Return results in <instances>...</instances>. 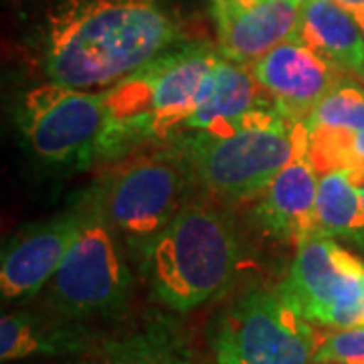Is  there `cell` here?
I'll return each mask as SVG.
<instances>
[{
  "label": "cell",
  "mask_w": 364,
  "mask_h": 364,
  "mask_svg": "<svg viewBox=\"0 0 364 364\" xmlns=\"http://www.w3.org/2000/svg\"><path fill=\"white\" fill-rule=\"evenodd\" d=\"M334 2H338V4H342L344 9L352 11V13L356 14V18H358L360 13L364 11V0H334Z\"/></svg>",
  "instance_id": "603a6c76"
},
{
  "label": "cell",
  "mask_w": 364,
  "mask_h": 364,
  "mask_svg": "<svg viewBox=\"0 0 364 364\" xmlns=\"http://www.w3.org/2000/svg\"><path fill=\"white\" fill-rule=\"evenodd\" d=\"M208 344L217 364H314L320 340L279 287H251L213 318Z\"/></svg>",
  "instance_id": "5b68a950"
},
{
  "label": "cell",
  "mask_w": 364,
  "mask_h": 364,
  "mask_svg": "<svg viewBox=\"0 0 364 364\" xmlns=\"http://www.w3.org/2000/svg\"><path fill=\"white\" fill-rule=\"evenodd\" d=\"M306 130H364V87L344 77L306 117Z\"/></svg>",
  "instance_id": "d6986e66"
},
{
  "label": "cell",
  "mask_w": 364,
  "mask_h": 364,
  "mask_svg": "<svg viewBox=\"0 0 364 364\" xmlns=\"http://www.w3.org/2000/svg\"><path fill=\"white\" fill-rule=\"evenodd\" d=\"M174 148L210 193L247 200L263 195L273 178L308 150V132L301 119L287 116L272 100L227 128L181 132Z\"/></svg>",
  "instance_id": "3957f363"
},
{
  "label": "cell",
  "mask_w": 364,
  "mask_h": 364,
  "mask_svg": "<svg viewBox=\"0 0 364 364\" xmlns=\"http://www.w3.org/2000/svg\"><path fill=\"white\" fill-rule=\"evenodd\" d=\"M182 41L162 0H63L49 16L43 63L49 81L104 91Z\"/></svg>",
  "instance_id": "6da1fadb"
},
{
  "label": "cell",
  "mask_w": 364,
  "mask_h": 364,
  "mask_svg": "<svg viewBox=\"0 0 364 364\" xmlns=\"http://www.w3.org/2000/svg\"><path fill=\"white\" fill-rule=\"evenodd\" d=\"M16 122L41 160L83 168L97 160L105 128V93L49 81L23 95Z\"/></svg>",
  "instance_id": "52a82bcc"
},
{
  "label": "cell",
  "mask_w": 364,
  "mask_h": 364,
  "mask_svg": "<svg viewBox=\"0 0 364 364\" xmlns=\"http://www.w3.org/2000/svg\"><path fill=\"white\" fill-rule=\"evenodd\" d=\"M296 37L342 73L364 77L363 25L338 2L304 0Z\"/></svg>",
  "instance_id": "2e32d148"
},
{
  "label": "cell",
  "mask_w": 364,
  "mask_h": 364,
  "mask_svg": "<svg viewBox=\"0 0 364 364\" xmlns=\"http://www.w3.org/2000/svg\"><path fill=\"white\" fill-rule=\"evenodd\" d=\"M352 150H354L356 164H358V181H360V186H364V130L354 132V136H352Z\"/></svg>",
  "instance_id": "44dd1931"
},
{
  "label": "cell",
  "mask_w": 364,
  "mask_h": 364,
  "mask_svg": "<svg viewBox=\"0 0 364 364\" xmlns=\"http://www.w3.org/2000/svg\"><path fill=\"white\" fill-rule=\"evenodd\" d=\"M116 233L91 193L79 237L49 282V304L55 312L83 320L107 318L128 306L134 279Z\"/></svg>",
  "instance_id": "8992f818"
},
{
  "label": "cell",
  "mask_w": 364,
  "mask_h": 364,
  "mask_svg": "<svg viewBox=\"0 0 364 364\" xmlns=\"http://www.w3.org/2000/svg\"><path fill=\"white\" fill-rule=\"evenodd\" d=\"M360 195H363V200H364V186H360Z\"/></svg>",
  "instance_id": "d4e9b609"
},
{
  "label": "cell",
  "mask_w": 364,
  "mask_h": 364,
  "mask_svg": "<svg viewBox=\"0 0 364 364\" xmlns=\"http://www.w3.org/2000/svg\"><path fill=\"white\" fill-rule=\"evenodd\" d=\"M186 174L193 172L174 148L172 152L132 162L102 188H95L93 195L117 233L140 241L142 247L184 207Z\"/></svg>",
  "instance_id": "9c48e42d"
},
{
  "label": "cell",
  "mask_w": 364,
  "mask_h": 364,
  "mask_svg": "<svg viewBox=\"0 0 364 364\" xmlns=\"http://www.w3.org/2000/svg\"><path fill=\"white\" fill-rule=\"evenodd\" d=\"M85 221V203L47 221L25 227L2 251L0 291L4 299H26L49 286Z\"/></svg>",
  "instance_id": "30bf717a"
},
{
  "label": "cell",
  "mask_w": 364,
  "mask_h": 364,
  "mask_svg": "<svg viewBox=\"0 0 364 364\" xmlns=\"http://www.w3.org/2000/svg\"><path fill=\"white\" fill-rule=\"evenodd\" d=\"M316 223L320 235L364 249V200L348 168L330 170L320 176Z\"/></svg>",
  "instance_id": "ac0fdd59"
},
{
  "label": "cell",
  "mask_w": 364,
  "mask_h": 364,
  "mask_svg": "<svg viewBox=\"0 0 364 364\" xmlns=\"http://www.w3.org/2000/svg\"><path fill=\"white\" fill-rule=\"evenodd\" d=\"M320 364H334V363H320Z\"/></svg>",
  "instance_id": "484cf974"
},
{
  "label": "cell",
  "mask_w": 364,
  "mask_h": 364,
  "mask_svg": "<svg viewBox=\"0 0 364 364\" xmlns=\"http://www.w3.org/2000/svg\"><path fill=\"white\" fill-rule=\"evenodd\" d=\"M221 57L217 45L182 41L105 93V128L97 160H117L138 146L172 136L195 107L208 69Z\"/></svg>",
  "instance_id": "7a4b0ae2"
},
{
  "label": "cell",
  "mask_w": 364,
  "mask_h": 364,
  "mask_svg": "<svg viewBox=\"0 0 364 364\" xmlns=\"http://www.w3.org/2000/svg\"><path fill=\"white\" fill-rule=\"evenodd\" d=\"M304 0H265L251 9H229L210 0L219 51L241 65H253L273 47L298 35Z\"/></svg>",
  "instance_id": "7c38bea8"
},
{
  "label": "cell",
  "mask_w": 364,
  "mask_h": 364,
  "mask_svg": "<svg viewBox=\"0 0 364 364\" xmlns=\"http://www.w3.org/2000/svg\"><path fill=\"white\" fill-rule=\"evenodd\" d=\"M267 102L259 97V83L255 81L251 69L221 55L200 81L195 107L184 119L181 132L227 128Z\"/></svg>",
  "instance_id": "5bb4252c"
},
{
  "label": "cell",
  "mask_w": 364,
  "mask_h": 364,
  "mask_svg": "<svg viewBox=\"0 0 364 364\" xmlns=\"http://www.w3.org/2000/svg\"><path fill=\"white\" fill-rule=\"evenodd\" d=\"M279 291L312 324L364 326V261L324 235L298 243Z\"/></svg>",
  "instance_id": "ba28073f"
},
{
  "label": "cell",
  "mask_w": 364,
  "mask_h": 364,
  "mask_svg": "<svg viewBox=\"0 0 364 364\" xmlns=\"http://www.w3.org/2000/svg\"><path fill=\"white\" fill-rule=\"evenodd\" d=\"M364 364V326L336 330L320 340L314 364Z\"/></svg>",
  "instance_id": "ffe728a7"
},
{
  "label": "cell",
  "mask_w": 364,
  "mask_h": 364,
  "mask_svg": "<svg viewBox=\"0 0 364 364\" xmlns=\"http://www.w3.org/2000/svg\"><path fill=\"white\" fill-rule=\"evenodd\" d=\"M318 186L320 170L306 150L273 178L253 210V219L263 231L296 243L320 235L316 223Z\"/></svg>",
  "instance_id": "4fadbf2b"
},
{
  "label": "cell",
  "mask_w": 364,
  "mask_h": 364,
  "mask_svg": "<svg viewBox=\"0 0 364 364\" xmlns=\"http://www.w3.org/2000/svg\"><path fill=\"white\" fill-rule=\"evenodd\" d=\"M358 21H360V25H363V31H364V11L360 13V16H358Z\"/></svg>",
  "instance_id": "cb8c5ba5"
},
{
  "label": "cell",
  "mask_w": 364,
  "mask_h": 364,
  "mask_svg": "<svg viewBox=\"0 0 364 364\" xmlns=\"http://www.w3.org/2000/svg\"><path fill=\"white\" fill-rule=\"evenodd\" d=\"M91 334L81 320L33 312L4 314L0 318L2 363L33 356H73L90 350Z\"/></svg>",
  "instance_id": "9a60e30c"
},
{
  "label": "cell",
  "mask_w": 364,
  "mask_h": 364,
  "mask_svg": "<svg viewBox=\"0 0 364 364\" xmlns=\"http://www.w3.org/2000/svg\"><path fill=\"white\" fill-rule=\"evenodd\" d=\"M255 81L287 116L306 122L322 97L346 77L298 37L284 41L249 65Z\"/></svg>",
  "instance_id": "8fae6325"
},
{
  "label": "cell",
  "mask_w": 364,
  "mask_h": 364,
  "mask_svg": "<svg viewBox=\"0 0 364 364\" xmlns=\"http://www.w3.org/2000/svg\"><path fill=\"white\" fill-rule=\"evenodd\" d=\"M217 2H221L229 9H251V6H257L261 2H265V0H217Z\"/></svg>",
  "instance_id": "7402d4cb"
},
{
  "label": "cell",
  "mask_w": 364,
  "mask_h": 364,
  "mask_svg": "<svg viewBox=\"0 0 364 364\" xmlns=\"http://www.w3.org/2000/svg\"><path fill=\"white\" fill-rule=\"evenodd\" d=\"M95 364H195V358L181 326L154 314L128 336L105 342Z\"/></svg>",
  "instance_id": "e0dca14e"
},
{
  "label": "cell",
  "mask_w": 364,
  "mask_h": 364,
  "mask_svg": "<svg viewBox=\"0 0 364 364\" xmlns=\"http://www.w3.org/2000/svg\"><path fill=\"white\" fill-rule=\"evenodd\" d=\"M152 296L174 312H191L233 284L241 245L231 221L215 208L184 205L142 247Z\"/></svg>",
  "instance_id": "277c9868"
}]
</instances>
